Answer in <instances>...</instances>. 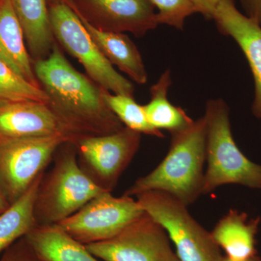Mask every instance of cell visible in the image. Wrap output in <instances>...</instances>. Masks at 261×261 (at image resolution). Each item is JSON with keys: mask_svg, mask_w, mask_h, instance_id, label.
I'll list each match as a JSON object with an SVG mask.
<instances>
[{"mask_svg": "<svg viewBox=\"0 0 261 261\" xmlns=\"http://www.w3.org/2000/svg\"><path fill=\"white\" fill-rule=\"evenodd\" d=\"M48 6L56 42L80 61L89 78L113 94L134 97L133 84L103 56L69 5L63 2L48 3Z\"/></svg>", "mask_w": 261, "mask_h": 261, "instance_id": "cell-6", "label": "cell"}, {"mask_svg": "<svg viewBox=\"0 0 261 261\" xmlns=\"http://www.w3.org/2000/svg\"><path fill=\"white\" fill-rule=\"evenodd\" d=\"M10 206L8 201L5 199V196L3 195V192L0 190V214L4 212Z\"/></svg>", "mask_w": 261, "mask_h": 261, "instance_id": "cell-27", "label": "cell"}, {"mask_svg": "<svg viewBox=\"0 0 261 261\" xmlns=\"http://www.w3.org/2000/svg\"><path fill=\"white\" fill-rule=\"evenodd\" d=\"M94 44L112 65L138 84L147 82V72L135 43L123 33L102 32L80 19Z\"/></svg>", "mask_w": 261, "mask_h": 261, "instance_id": "cell-17", "label": "cell"}, {"mask_svg": "<svg viewBox=\"0 0 261 261\" xmlns=\"http://www.w3.org/2000/svg\"><path fill=\"white\" fill-rule=\"evenodd\" d=\"M48 3H63V2H65V0H47Z\"/></svg>", "mask_w": 261, "mask_h": 261, "instance_id": "cell-29", "label": "cell"}, {"mask_svg": "<svg viewBox=\"0 0 261 261\" xmlns=\"http://www.w3.org/2000/svg\"><path fill=\"white\" fill-rule=\"evenodd\" d=\"M172 84L171 70L167 69L150 87V101L143 106L149 124L155 129L176 133L192 124V120L181 108L170 102L168 90Z\"/></svg>", "mask_w": 261, "mask_h": 261, "instance_id": "cell-19", "label": "cell"}, {"mask_svg": "<svg viewBox=\"0 0 261 261\" xmlns=\"http://www.w3.org/2000/svg\"><path fill=\"white\" fill-rule=\"evenodd\" d=\"M245 15L261 27V0H240Z\"/></svg>", "mask_w": 261, "mask_h": 261, "instance_id": "cell-25", "label": "cell"}, {"mask_svg": "<svg viewBox=\"0 0 261 261\" xmlns=\"http://www.w3.org/2000/svg\"><path fill=\"white\" fill-rule=\"evenodd\" d=\"M220 261H261V257L257 255L248 257V258L243 259V260H235V259L229 258L226 256H223Z\"/></svg>", "mask_w": 261, "mask_h": 261, "instance_id": "cell-28", "label": "cell"}, {"mask_svg": "<svg viewBox=\"0 0 261 261\" xmlns=\"http://www.w3.org/2000/svg\"><path fill=\"white\" fill-rule=\"evenodd\" d=\"M73 142L61 136L35 137L0 144V190L10 205L45 171L60 146Z\"/></svg>", "mask_w": 261, "mask_h": 261, "instance_id": "cell-7", "label": "cell"}, {"mask_svg": "<svg viewBox=\"0 0 261 261\" xmlns=\"http://www.w3.org/2000/svg\"><path fill=\"white\" fill-rule=\"evenodd\" d=\"M157 8L158 23L182 30L185 20L198 13L192 0H149Z\"/></svg>", "mask_w": 261, "mask_h": 261, "instance_id": "cell-23", "label": "cell"}, {"mask_svg": "<svg viewBox=\"0 0 261 261\" xmlns=\"http://www.w3.org/2000/svg\"><path fill=\"white\" fill-rule=\"evenodd\" d=\"M213 20L221 34L232 38L246 58L254 80L251 111L261 119V27L238 9L234 0H220Z\"/></svg>", "mask_w": 261, "mask_h": 261, "instance_id": "cell-13", "label": "cell"}, {"mask_svg": "<svg viewBox=\"0 0 261 261\" xmlns=\"http://www.w3.org/2000/svg\"><path fill=\"white\" fill-rule=\"evenodd\" d=\"M198 10L207 20H213L214 13L220 0H192Z\"/></svg>", "mask_w": 261, "mask_h": 261, "instance_id": "cell-26", "label": "cell"}, {"mask_svg": "<svg viewBox=\"0 0 261 261\" xmlns=\"http://www.w3.org/2000/svg\"><path fill=\"white\" fill-rule=\"evenodd\" d=\"M25 237L41 261H99L58 224L36 226Z\"/></svg>", "mask_w": 261, "mask_h": 261, "instance_id": "cell-18", "label": "cell"}, {"mask_svg": "<svg viewBox=\"0 0 261 261\" xmlns=\"http://www.w3.org/2000/svg\"><path fill=\"white\" fill-rule=\"evenodd\" d=\"M102 96L108 107L118 117L123 126L141 135L145 134L159 138L164 137L161 130L155 129L149 124L143 106L136 102L134 97L113 94L105 89Z\"/></svg>", "mask_w": 261, "mask_h": 261, "instance_id": "cell-21", "label": "cell"}, {"mask_svg": "<svg viewBox=\"0 0 261 261\" xmlns=\"http://www.w3.org/2000/svg\"><path fill=\"white\" fill-rule=\"evenodd\" d=\"M33 66L48 106L79 137L111 135L124 127L105 101L104 89L73 68L58 42Z\"/></svg>", "mask_w": 261, "mask_h": 261, "instance_id": "cell-1", "label": "cell"}, {"mask_svg": "<svg viewBox=\"0 0 261 261\" xmlns=\"http://www.w3.org/2000/svg\"><path fill=\"white\" fill-rule=\"evenodd\" d=\"M20 101L47 104L49 98L41 87L24 80L0 59V103Z\"/></svg>", "mask_w": 261, "mask_h": 261, "instance_id": "cell-22", "label": "cell"}, {"mask_svg": "<svg viewBox=\"0 0 261 261\" xmlns=\"http://www.w3.org/2000/svg\"><path fill=\"white\" fill-rule=\"evenodd\" d=\"M142 208L167 233L179 261H220L221 249L207 231L177 199L160 191L140 194Z\"/></svg>", "mask_w": 261, "mask_h": 261, "instance_id": "cell-5", "label": "cell"}, {"mask_svg": "<svg viewBox=\"0 0 261 261\" xmlns=\"http://www.w3.org/2000/svg\"><path fill=\"white\" fill-rule=\"evenodd\" d=\"M260 226H261V217H260Z\"/></svg>", "mask_w": 261, "mask_h": 261, "instance_id": "cell-30", "label": "cell"}, {"mask_svg": "<svg viewBox=\"0 0 261 261\" xmlns=\"http://www.w3.org/2000/svg\"><path fill=\"white\" fill-rule=\"evenodd\" d=\"M203 116L207 128L203 194L227 185L261 190V165L250 161L235 142L227 103L222 98L209 99Z\"/></svg>", "mask_w": 261, "mask_h": 261, "instance_id": "cell-3", "label": "cell"}, {"mask_svg": "<svg viewBox=\"0 0 261 261\" xmlns=\"http://www.w3.org/2000/svg\"><path fill=\"white\" fill-rule=\"evenodd\" d=\"M44 174L36 179L18 200L0 214V253L37 226L34 205L38 187Z\"/></svg>", "mask_w": 261, "mask_h": 261, "instance_id": "cell-20", "label": "cell"}, {"mask_svg": "<svg viewBox=\"0 0 261 261\" xmlns=\"http://www.w3.org/2000/svg\"><path fill=\"white\" fill-rule=\"evenodd\" d=\"M260 226V217L249 219L246 213L230 210L211 233L225 256L243 260L257 255L256 237Z\"/></svg>", "mask_w": 261, "mask_h": 261, "instance_id": "cell-14", "label": "cell"}, {"mask_svg": "<svg viewBox=\"0 0 261 261\" xmlns=\"http://www.w3.org/2000/svg\"><path fill=\"white\" fill-rule=\"evenodd\" d=\"M61 136L80 138L56 116L47 103L20 101L0 103V144L35 137Z\"/></svg>", "mask_w": 261, "mask_h": 261, "instance_id": "cell-12", "label": "cell"}, {"mask_svg": "<svg viewBox=\"0 0 261 261\" xmlns=\"http://www.w3.org/2000/svg\"><path fill=\"white\" fill-rule=\"evenodd\" d=\"M85 246L102 261H179L166 230L145 212L113 238Z\"/></svg>", "mask_w": 261, "mask_h": 261, "instance_id": "cell-10", "label": "cell"}, {"mask_svg": "<svg viewBox=\"0 0 261 261\" xmlns=\"http://www.w3.org/2000/svg\"><path fill=\"white\" fill-rule=\"evenodd\" d=\"M53 159V169L44 173L36 195L37 226L59 224L105 192L81 169L73 142L60 146Z\"/></svg>", "mask_w": 261, "mask_h": 261, "instance_id": "cell-4", "label": "cell"}, {"mask_svg": "<svg viewBox=\"0 0 261 261\" xmlns=\"http://www.w3.org/2000/svg\"><path fill=\"white\" fill-rule=\"evenodd\" d=\"M79 18L102 32H128L142 37L157 28L155 8L149 0H65Z\"/></svg>", "mask_w": 261, "mask_h": 261, "instance_id": "cell-11", "label": "cell"}, {"mask_svg": "<svg viewBox=\"0 0 261 261\" xmlns=\"http://www.w3.org/2000/svg\"><path fill=\"white\" fill-rule=\"evenodd\" d=\"M0 261H41L25 237L19 239L3 252Z\"/></svg>", "mask_w": 261, "mask_h": 261, "instance_id": "cell-24", "label": "cell"}, {"mask_svg": "<svg viewBox=\"0 0 261 261\" xmlns=\"http://www.w3.org/2000/svg\"><path fill=\"white\" fill-rule=\"evenodd\" d=\"M164 159L153 171L136 180L124 192L128 197L160 191L188 207L203 195L207 128L204 116L186 128L171 135Z\"/></svg>", "mask_w": 261, "mask_h": 261, "instance_id": "cell-2", "label": "cell"}, {"mask_svg": "<svg viewBox=\"0 0 261 261\" xmlns=\"http://www.w3.org/2000/svg\"><path fill=\"white\" fill-rule=\"evenodd\" d=\"M141 134L124 126L116 133L85 136L74 144L81 169L105 191L112 192L140 149Z\"/></svg>", "mask_w": 261, "mask_h": 261, "instance_id": "cell-8", "label": "cell"}, {"mask_svg": "<svg viewBox=\"0 0 261 261\" xmlns=\"http://www.w3.org/2000/svg\"><path fill=\"white\" fill-rule=\"evenodd\" d=\"M0 59L24 80L41 87L10 0H0Z\"/></svg>", "mask_w": 261, "mask_h": 261, "instance_id": "cell-15", "label": "cell"}, {"mask_svg": "<svg viewBox=\"0 0 261 261\" xmlns=\"http://www.w3.org/2000/svg\"><path fill=\"white\" fill-rule=\"evenodd\" d=\"M144 213L133 197H116L105 191L58 225L77 241L88 245L113 238Z\"/></svg>", "mask_w": 261, "mask_h": 261, "instance_id": "cell-9", "label": "cell"}, {"mask_svg": "<svg viewBox=\"0 0 261 261\" xmlns=\"http://www.w3.org/2000/svg\"><path fill=\"white\" fill-rule=\"evenodd\" d=\"M23 29L32 61L50 54L56 40L51 30L47 0H10Z\"/></svg>", "mask_w": 261, "mask_h": 261, "instance_id": "cell-16", "label": "cell"}]
</instances>
